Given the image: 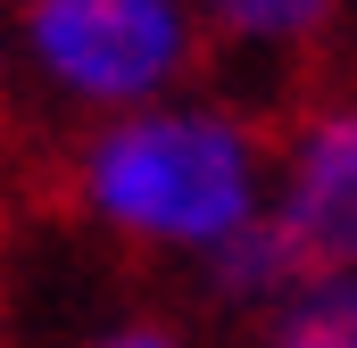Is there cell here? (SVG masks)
Masks as SVG:
<instances>
[{
	"instance_id": "cell-1",
	"label": "cell",
	"mask_w": 357,
	"mask_h": 348,
	"mask_svg": "<svg viewBox=\"0 0 357 348\" xmlns=\"http://www.w3.org/2000/svg\"><path fill=\"white\" fill-rule=\"evenodd\" d=\"M266 174L274 141L250 108L216 91H175L158 108L84 125L67 158V199L100 241L133 258L199 265L241 224L266 216Z\"/></svg>"
},
{
	"instance_id": "cell-2",
	"label": "cell",
	"mask_w": 357,
	"mask_h": 348,
	"mask_svg": "<svg viewBox=\"0 0 357 348\" xmlns=\"http://www.w3.org/2000/svg\"><path fill=\"white\" fill-rule=\"evenodd\" d=\"M8 58L84 125L199 91L191 0H8Z\"/></svg>"
},
{
	"instance_id": "cell-3",
	"label": "cell",
	"mask_w": 357,
	"mask_h": 348,
	"mask_svg": "<svg viewBox=\"0 0 357 348\" xmlns=\"http://www.w3.org/2000/svg\"><path fill=\"white\" fill-rule=\"evenodd\" d=\"M266 216L307 274H357V84L316 91L282 125Z\"/></svg>"
},
{
	"instance_id": "cell-4",
	"label": "cell",
	"mask_w": 357,
	"mask_h": 348,
	"mask_svg": "<svg viewBox=\"0 0 357 348\" xmlns=\"http://www.w3.org/2000/svg\"><path fill=\"white\" fill-rule=\"evenodd\" d=\"M191 282H199V299H208L216 315H250V324H266L274 307L307 282V265H299V249L274 232V216H258V224H241L225 249H208V258L191 265Z\"/></svg>"
},
{
	"instance_id": "cell-5",
	"label": "cell",
	"mask_w": 357,
	"mask_h": 348,
	"mask_svg": "<svg viewBox=\"0 0 357 348\" xmlns=\"http://www.w3.org/2000/svg\"><path fill=\"white\" fill-rule=\"evenodd\" d=\"M349 0H191L199 42L208 50H241V58H307L333 42Z\"/></svg>"
},
{
	"instance_id": "cell-6",
	"label": "cell",
	"mask_w": 357,
	"mask_h": 348,
	"mask_svg": "<svg viewBox=\"0 0 357 348\" xmlns=\"http://www.w3.org/2000/svg\"><path fill=\"white\" fill-rule=\"evenodd\" d=\"M258 348H357V274H307L258 324Z\"/></svg>"
},
{
	"instance_id": "cell-7",
	"label": "cell",
	"mask_w": 357,
	"mask_h": 348,
	"mask_svg": "<svg viewBox=\"0 0 357 348\" xmlns=\"http://www.w3.org/2000/svg\"><path fill=\"white\" fill-rule=\"evenodd\" d=\"M84 348H191L175 324H158V315H133V324H108V332H91Z\"/></svg>"
},
{
	"instance_id": "cell-8",
	"label": "cell",
	"mask_w": 357,
	"mask_h": 348,
	"mask_svg": "<svg viewBox=\"0 0 357 348\" xmlns=\"http://www.w3.org/2000/svg\"><path fill=\"white\" fill-rule=\"evenodd\" d=\"M8 67H17V58H8V8H0V75H8Z\"/></svg>"
}]
</instances>
